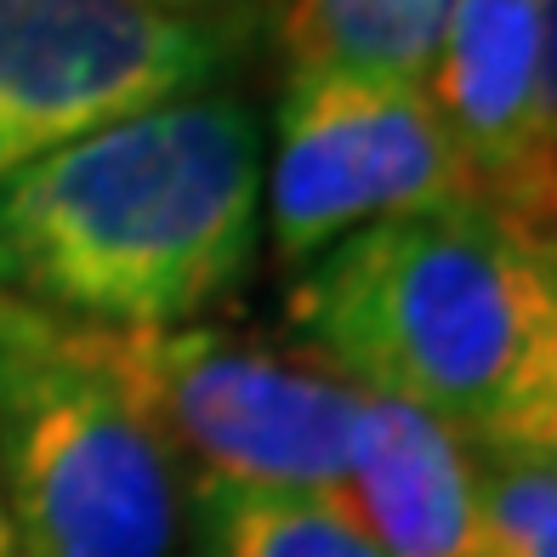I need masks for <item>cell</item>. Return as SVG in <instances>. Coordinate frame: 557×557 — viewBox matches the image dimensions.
Wrapping results in <instances>:
<instances>
[{"instance_id": "cell-5", "label": "cell", "mask_w": 557, "mask_h": 557, "mask_svg": "<svg viewBox=\"0 0 557 557\" xmlns=\"http://www.w3.org/2000/svg\"><path fill=\"white\" fill-rule=\"evenodd\" d=\"M438 206L478 199L421 81L285 74L262 176V222L278 262L308 268L370 222Z\"/></svg>"}, {"instance_id": "cell-10", "label": "cell", "mask_w": 557, "mask_h": 557, "mask_svg": "<svg viewBox=\"0 0 557 557\" xmlns=\"http://www.w3.org/2000/svg\"><path fill=\"white\" fill-rule=\"evenodd\" d=\"M199 546L194 557H382L342 495H194Z\"/></svg>"}, {"instance_id": "cell-6", "label": "cell", "mask_w": 557, "mask_h": 557, "mask_svg": "<svg viewBox=\"0 0 557 557\" xmlns=\"http://www.w3.org/2000/svg\"><path fill=\"white\" fill-rule=\"evenodd\" d=\"M227 40L160 0H0V183L91 132L211 91Z\"/></svg>"}, {"instance_id": "cell-7", "label": "cell", "mask_w": 557, "mask_h": 557, "mask_svg": "<svg viewBox=\"0 0 557 557\" xmlns=\"http://www.w3.org/2000/svg\"><path fill=\"white\" fill-rule=\"evenodd\" d=\"M421 86L478 206L523 239H557V183L535 160V0H449Z\"/></svg>"}, {"instance_id": "cell-4", "label": "cell", "mask_w": 557, "mask_h": 557, "mask_svg": "<svg viewBox=\"0 0 557 557\" xmlns=\"http://www.w3.org/2000/svg\"><path fill=\"white\" fill-rule=\"evenodd\" d=\"M109 382L143 410L194 495H342L364 393L308 347L227 331H103L69 324Z\"/></svg>"}, {"instance_id": "cell-1", "label": "cell", "mask_w": 557, "mask_h": 557, "mask_svg": "<svg viewBox=\"0 0 557 557\" xmlns=\"http://www.w3.org/2000/svg\"><path fill=\"white\" fill-rule=\"evenodd\" d=\"M262 120L227 91L171 97L0 183V296L69 324L176 331L262 245Z\"/></svg>"}, {"instance_id": "cell-9", "label": "cell", "mask_w": 557, "mask_h": 557, "mask_svg": "<svg viewBox=\"0 0 557 557\" xmlns=\"http://www.w3.org/2000/svg\"><path fill=\"white\" fill-rule=\"evenodd\" d=\"M449 0H273L285 74H387L426 81Z\"/></svg>"}, {"instance_id": "cell-12", "label": "cell", "mask_w": 557, "mask_h": 557, "mask_svg": "<svg viewBox=\"0 0 557 557\" xmlns=\"http://www.w3.org/2000/svg\"><path fill=\"white\" fill-rule=\"evenodd\" d=\"M552 257H557V239H552ZM484 449H518V455H535V461L557 467V336H552L529 393L518 398V410L506 416V426Z\"/></svg>"}, {"instance_id": "cell-15", "label": "cell", "mask_w": 557, "mask_h": 557, "mask_svg": "<svg viewBox=\"0 0 557 557\" xmlns=\"http://www.w3.org/2000/svg\"><path fill=\"white\" fill-rule=\"evenodd\" d=\"M160 7H176V12H206L211 0H160Z\"/></svg>"}, {"instance_id": "cell-8", "label": "cell", "mask_w": 557, "mask_h": 557, "mask_svg": "<svg viewBox=\"0 0 557 557\" xmlns=\"http://www.w3.org/2000/svg\"><path fill=\"white\" fill-rule=\"evenodd\" d=\"M342 506L382 557H495L478 449L404 404L364 398Z\"/></svg>"}, {"instance_id": "cell-14", "label": "cell", "mask_w": 557, "mask_h": 557, "mask_svg": "<svg viewBox=\"0 0 557 557\" xmlns=\"http://www.w3.org/2000/svg\"><path fill=\"white\" fill-rule=\"evenodd\" d=\"M0 557H17V541H12V512H7V484H0Z\"/></svg>"}, {"instance_id": "cell-13", "label": "cell", "mask_w": 557, "mask_h": 557, "mask_svg": "<svg viewBox=\"0 0 557 557\" xmlns=\"http://www.w3.org/2000/svg\"><path fill=\"white\" fill-rule=\"evenodd\" d=\"M541 29V86H535V160L557 183V0H535Z\"/></svg>"}, {"instance_id": "cell-3", "label": "cell", "mask_w": 557, "mask_h": 557, "mask_svg": "<svg viewBox=\"0 0 557 557\" xmlns=\"http://www.w3.org/2000/svg\"><path fill=\"white\" fill-rule=\"evenodd\" d=\"M0 484L17 557H183V467L63 319L12 296H0Z\"/></svg>"}, {"instance_id": "cell-2", "label": "cell", "mask_w": 557, "mask_h": 557, "mask_svg": "<svg viewBox=\"0 0 557 557\" xmlns=\"http://www.w3.org/2000/svg\"><path fill=\"white\" fill-rule=\"evenodd\" d=\"M290 324L364 398L490 444L557 336V257L484 206L387 216L308 262Z\"/></svg>"}, {"instance_id": "cell-11", "label": "cell", "mask_w": 557, "mask_h": 557, "mask_svg": "<svg viewBox=\"0 0 557 557\" xmlns=\"http://www.w3.org/2000/svg\"><path fill=\"white\" fill-rule=\"evenodd\" d=\"M472 449L495 557H557V467L518 449Z\"/></svg>"}]
</instances>
